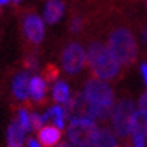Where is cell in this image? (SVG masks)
Instances as JSON below:
<instances>
[{"label": "cell", "mask_w": 147, "mask_h": 147, "mask_svg": "<svg viewBox=\"0 0 147 147\" xmlns=\"http://www.w3.org/2000/svg\"><path fill=\"white\" fill-rule=\"evenodd\" d=\"M87 60L92 72L99 80H113L120 74V65L108 47L101 42H92L87 50Z\"/></svg>", "instance_id": "1"}, {"label": "cell", "mask_w": 147, "mask_h": 147, "mask_svg": "<svg viewBox=\"0 0 147 147\" xmlns=\"http://www.w3.org/2000/svg\"><path fill=\"white\" fill-rule=\"evenodd\" d=\"M108 50L116 57L119 65L131 66L137 59V41L128 27H117L108 36Z\"/></svg>", "instance_id": "2"}, {"label": "cell", "mask_w": 147, "mask_h": 147, "mask_svg": "<svg viewBox=\"0 0 147 147\" xmlns=\"http://www.w3.org/2000/svg\"><path fill=\"white\" fill-rule=\"evenodd\" d=\"M84 96L98 108V119L105 120L111 116L113 102H114V93L105 81L99 78H90L86 83Z\"/></svg>", "instance_id": "3"}, {"label": "cell", "mask_w": 147, "mask_h": 147, "mask_svg": "<svg viewBox=\"0 0 147 147\" xmlns=\"http://www.w3.org/2000/svg\"><path fill=\"white\" fill-rule=\"evenodd\" d=\"M98 131L93 120H75L68 126V140L75 147H93Z\"/></svg>", "instance_id": "4"}, {"label": "cell", "mask_w": 147, "mask_h": 147, "mask_svg": "<svg viewBox=\"0 0 147 147\" xmlns=\"http://www.w3.org/2000/svg\"><path fill=\"white\" fill-rule=\"evenodd\" d=\"M135 113V107L131 99H120L113 107L111 111V122L113 129L117 134V137L125 138L131 134V119Z\"/></svg>", "instance_id": "5"}, {"label": "cell", "mask_w": 147, "mask_h": 147, "mask_svg": "<svg viewBox=\"0 0 147 147\" xmlns=\"http://www.w3.org/2000/svg\"><path fill=\"white\" fill-rule=\"evenodd\" d=\"M65 116L71 122L75 120H93L98 119V108L93 105L84 93H77L65 104Z\"/></svg>", "instance_id": "6"}, {"label": "cell", "mask_w": 147, "mask_h": 147, "mask_svg": "<svg viewBox=\"0 0 147 147\" xmlns=\"http://www.w3.org/2000/svg\"><path fill=\"white\" fill-rule=\"evenodd\" d=\"M86 59H87V53L84 51V48L80 44L72 42L63 50L62 54L63 69L68 74H77L86 65Z\"/></svg>", "instance_id": "7"}, {"label": "cell", "mask_w": 147, "mask_h": 147, "mask_svg": "<svg viewBox=\"0 0 147 147\" xmlns=\"http://www.w3.org/2000/svg\"><path fill=\"white\" fill-rule=\"evenodd\" d=\"M23 30L26 38L29 39L32 44H41L44 35H45V27L44 21L41 17H38L36 14H29L23 21Z\"/></svg>", "instance_id": "8"}, {"label": "cell", "mask_w": 147, "mask_h": 147, "mask_svg": "<svg viewBox=\"0 0 147 147\" xmlns=\"http://www.w3.org/2000/svg\"><path fill=\"white\" fill-rule=\"evenodd\" d=\"M30 90V75L29 72H20L12 81V92L18 101H26Z\"/></svg>", "instance_id": "9"}, {"label": "cell", "mask_w": 147, "mask_h": 147, "mask_svg": "<svg viewBox=\"0 0 147 147\" xmlns=\"http://www.w3.org/2000/svg\"><path fill=\"white\" fill-rule=\"evenodd\" d=\"M65 14V3L62 0H48L44 8V20L48 24H56Z\"/></svg>", "instance_id": "10"}, {"label": "cell", "mask_w": 147, "mask_h": 147, "mask_svg": "<svg viewBox=\"0 0 147 147\" xmlns=\"http://www.w3.org/2000/svg\"><path fill=\"white\" fill-rule=\"evenodd\" d=\"M60 137H62V132L54 126H45L38 131V140L41 147H54L60 141Z\"/></svg>", "instance_id": "11"}, {"label": "cell", "mask_w": 147, "mask_h": 147, "mask_svg": "<svg viewBox=\"0 0 147 147\" xmlns=\"http://www.w3.org/2000/svg\"><path fill=\"white\" fill-rule=\"evenodd\" d=\"M131 132L132 137L146 138L147 135V114L141 110H137L131 119Z\"/></svg>", "instance_id": "12"}, {"label": "cell", "mask_w": 147, "mask_h": 147, "mask_svg": "<svg viewBox=\"0 0 147 147\" xmlns=\"http://www.w3.org/2000/svg\"><path fill=\"white\" fill-rule=\"evenodd\" d=\"M26 140V131L20 126L17 120L11 122L8 128V147H23Z\"/></svg>", "instance_id": "13"}, {"label": "cell", "mask_w": 147, "mask_h": 147, "mask_svg": "<svg viewBox=\"0 0 147 147\" xmlns=\"http://www.w3.org/2000/svg\"><path fill=\"white\" fill-rule=\"evenodd\" d=\"M45 92H47V84L44 81L42 77H32L30 78V90H29V95L32 96L33 101L36 102H42L44 98H45Z\"/></svg>", "instance_id": "14"}, {"label": "cell", "mask_w": 147, "mask_h": 147, "mask_svg": "<svg viewBox=\"0 0 147 147\" xmlns=\"http://www.w3.org/2000/svg\"><path fill=\"white\" fill-rule=\"evenodd\" d=\"M116 144H117V138L113 134V131L102 128L98 131V135H96L93 147H116Z\"/></svg>", "instance_id": "15"}, {"label": "cell", "mask_w": 147, "mask_h": 147, "mask_svg": "<svg viewBox=\"0 0 147 147\" xmlns=\"http://www.w3.org/2000/svg\"><path fill=\"white\" fill-rule=\"evenodd\" d=\"M53 98L59 104H66L71 99V90L69 86L65 81H57L53 87Z\"/></svg>", "instance_id": "16"}, {"label": "cell", "mask_w": 147, "mask_h": 147, "mask_svg": "<svg viewBox=\"0 0 147 147\" xmlns=\"http://www.w3.org/2000/svg\"><path fill=\"white\" fill-rule=\"evenodd\" d=\"M47 113H48V116H50V120L57 126L59 129L65 128V117L66 116H65V110L62 108V107L54 105V107H51Z\"/></svg>", "instance_id": "17"}, {"label": "cell", "mask_w": 147, "mask_h": 147, "mask_svg": "<svg viewBox=\"0 0 147 147\" xmlns=\"http://www.w3.org/2000/svg\"><path fill=\"white\" fill-rule=\"evenodd\" d=\"M17 122L20 123V126L26 131V132H29L32 129V123H30V114H29V111L27 110H24L21 108L18 111V117H17Z\"/></svg>", "instance_id": "18"}, {"label": "cell", "mask_w": 147, "mask_h": 147, "mask_svg": "<svg viewBox=\"0 0 147 147\" xmlns=\"http://www.w3.org/2000/svg\"><path fill=\"white\" fill-rule=\"evenodd\" d=\"M83 27H84V20L81 18V17H72V20H71V23H69V29H71V32L72 33H78V32H81L83 30Z\"/></svg>", "instance_id": "19"}, {"label": "cell", "mask_w": 147, "mask_h": 147, "mask_svg": "<svg viewBox=\"0 0 147 147\" xmlns=\"http://www.w3.org/2000/svg\"><path fill=\"white\" fill-rule=\"evenodd\" d=\"M30 123H32V129H36V131H39V129H41V126L44 125L42 117L39 116L38 113H32V114H30Z\"/></svg>", "instance_id": "20"}, {"label": "cell", "mask_w": 147, "mask_h": 147, "mask_svg": "<svg viewBox=\"0 0 147 147\" xmlns=\"http://www.w3.org/2000/svg\"><path fill=\"white\" fill-rule=\"evenodd\" d=\"M26 68L29 71H36L38 69V59L36 56H29L26 59Z\"/></svg>", "instance_id": "21"}, {"label": "cell", "mask_w": 147, "mask_h": 147, "mask_svg": "<svg viewBox=\"0 0 147 147\" xmlns=\"http://www.w3.org/2000/svg\"><path fill=\"white\" fill-rule=\"evenodd\" d=\"M138 110L144 111L146 114H147V92H146V93H143V96L140 98V102H138Z\"/></svg>", "instance_id": "22"}, {"label": "cell", "mask_w": 147, "mask_h": 147, "mask_svg": "<svg viewBox=\"0 0 147 147\" xmlns=\"http://www.w3.org/2000/svg\"><path fill=\"white\" fill-rule=\"evenodd\" d=\"M27 146H29V147H41V144H39V141H38V140H35V138H29V141H27Z\"/></svg>", "instance_id": "23"}, {"label": "cell", "mask_w": 147, "mask_h": 147, "mask_svg": "<svg viewBox=\"0 0 147 147\" xmlns=\"http://www.w3.org/2000/svg\"><path fill=\"white\" fill-rule=\"evenodd\" d=\"M141 74H143L144 81H146V84H147V63H143V65H141Z\"/></svg>", "instance_id": "24"}, {"label": "cell", "mask_w": 147, "mask_h": 147, "mask_svg": "<svg viewBox=\"0 0 147 147\" xmlns=\"http://www.w3.org/2000/svg\"><path fill=\"white\" fill-rule=\"evenodd\" d=\"M57 147H72L71 144H68V143H62V144H59Z\"/></svg>", "instance_id": "25"}, {"label": "cell", "mask_w": 147, "mask_h": 147, "mask_svg": "<svg viewBox=\"0 0 147 147\" xmlns=\"http://www.w3.org/2000/svg\"><path fill=\"white\" fill-rule=\"evenodd\" d=\"M8 2H9V0H0V6H5Z\"/></svg>", "instance_id": "26"}, {"label": "cell", "mask_w": 147, "mask_h": 147, "mask_svg": "<svg viewBox=\"0 0 147 147\" xmlns=\"http://www.w3.org/2000/svg\"><path fill=\"white\" fill-rule=\"evenodd\" d=\"M11 2H12V3H14V5H18L20 2H21V0H11Z\"/></svg>", "instance_id": "27"}, {"label": "cell", "mask_w": 147, "mask_h": 147, "mask_svg": "<svg viewBox=\"0 0 147 147\" xmlns=\"http://www.w3.org/2000/svg\"><path fill=\"white\" fill-rule=\"evenodd\" d=\"M146 41H147V30H146Z\"/></svg>", "instance_id": "28"}, {"label": "cell", "mask_w": 147, "mask_h": 147, "mask_svg": "<svg viewBox=\"0 0 147 147\" xmlns=\"http://www.w3.org/2000/svg\"><path fill=\"white\" fill-rule=\"evenodd\" d=\"M146 6H147V0H146Z\"/></svg>", "instance_id": "29"}]
</instances>
